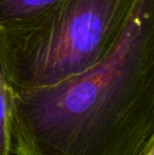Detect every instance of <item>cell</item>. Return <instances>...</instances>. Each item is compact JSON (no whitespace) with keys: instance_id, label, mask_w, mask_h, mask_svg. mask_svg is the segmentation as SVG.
<instances>
[{"instance_id":"6da1fadb","label":"cell","mask_w":154,"mask_h":155,"mask_svg":"<svg viewBox=\"0 0 154 155\" xmlns=\"http://www.w3.org/2000/svg\"><path fill=\"white\" fill-rule=\"evenodd\" d=\"M13 155H154V0H138L96 65L14 92Z\"/></svg>"},{"instance_id":"7a4b0ae2","label":"cell","mask_w":154,"mask_h":155,"mask_svg":"<svg viewBox=\"0 0 154 155\" xmlns=\"http://www.w3.org/2000/svg\"><path fill=\"white\" fill-rule=\"evenodd\" d=\"M138 0H59L33 22L0 32V67L14 92L52 87L100 62Z\"/></svg>"},{"instance_id":"3957f363","label":"cell","mask_w":154,"mask_h":155,"mask_svg":"<svg viewBox=\"0 0 154 155\" xmlns=\"http://www.w3.org/2000/svg\"><path fill=\"white\" fill-rule=\"evenodd\" d=\"M59 0H0V32L22 28L45 14Z\"/></svg>"},{"instance_id":"277c9868","label":"cell","mask_w":154,"mask_h":155,"mask_svg":"<svg viewBox=\"0 0 154 155\" xmlns=\"http://www.w3.org/2000/svg\"><path fill=\"white\" fill-rule=\"evenodd\" d=\"M14 90L0 67V155H13L12 114Z\"/></svg>"}]
</instances>
